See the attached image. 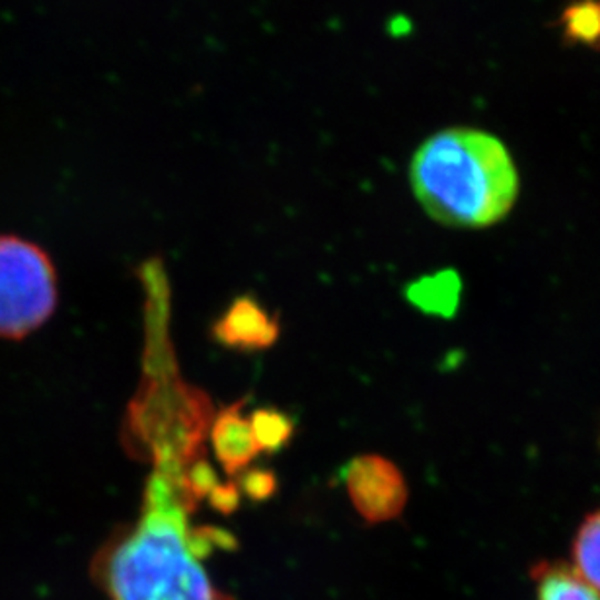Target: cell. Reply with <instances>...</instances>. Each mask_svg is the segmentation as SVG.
<instances>
[{"label": "cell", "instance_id": "obj_1", "mask_svg": "<svg viewBox=\"0 0 600 600\" xmlns=\"http://www.w3.org/2000/svg\"><path fill=\"white\" fill-rule=\"evenodd\" d=\"M153 464L138 519L96 554L97 585L112 600H235L213 583L204 563L228 536L189 523L199 501L187 478L194 464Z\"/></svg>", "mask_w": 600, "mask_h": 600}, {"label": "cell", "instance_id": "obj_2", "mask_svg": "<svg viewBox=\"0 0 600 600\" xmlns=\"http://www.w3.org/2000/svg\"><path fill=\"white\" fill-rule=\"evenodd\" d=\"M410 182L425 213L445 227H492L519 195V174L504 143L463 127L441 131L420 146Z\"/></svg>", "mask_w": 600, "mask_h": 600}, {"label": "cell", "instance_id": "obj_3", "mask_svg": "<svg viewBox=\"0 0 600 600\" xmlns=\"http://www.w3.org/2000/svg\"><path fill=\"white\" fill-rule=\"evenodd\" d=\"M58 273L38 244L0 236V338L22 340L53 317Z\"/></svg>", "mask_w": 600, "mask_h": 600}, {"label": "cell", "instance_id": "obj_4", "mask_svg": "<svg viewBox=\"0 0 600 600\" xmlns=\"http://www.w3.org/2000/svg\"><path fill=\"white\" fill-rule=\"evenodd\" d=\"M349 499L359 515L371 523H389L402 515L407 504V484L396 464L384 456L353 458L345 468Z\"/></svg>", "mask_w": 600, "mask_h": 600}, {"label": "cell", "instance_id": "obj_5", "mask_svg": "<svg viewBox=\"0 0 600 600\" xmlns=\"http://www.w3.org/2000/svg\"><path fill=\"white\" fill-rule=\"evenodd\" d=\"M279 332V320L252 297L236 299L219 322L213 325V338L220 345L238 351L271 348Z\"/></svg>", "mask_w": 600, "mask_h": 600}, {"label": "cell", "instance_id": "obj_6", "mask_svg": "<svg viewBox=\"0 0 600 600\" xmlns=\"http://www.w3.org/2000/svg\"><path fill=\"white\" fill-rule=\"evenodd\" d=\"M244 402L225 407L213 425L215 455L227 470L228 476L242 472L256 456L263 453L254 435L250 415L242 414Z\"/></svg>", "mask_w": 600, "mask_h": 600}, {"label": "cell", "instance_id": "obj_7", "mask_svg": "<svg viewBox=\"0 0 600 600\" xmlns=\"http://www.w3.org/2000/svg\"><path fill=\"white\" fill-rule=\"evenodd\" d=\"M535 581L538 600H600L599 594L589 585H585L568 566H538L535 569Z\"/></svg>", "mask_w": 600, "mask_h": 600}, {"label": "cell", "instance_id": "obj_8", "mask_svg": "<svg viewBox=\"0 0 600 600\" xmlns=\"http://www.w3.org/2000/svg\"><path fill=\"white\" fill-rule=\"evenodd\" d=\"M571 569L600 597V509L587 517L577 532Z\"/></svg>", "mask_w": 600, "mask_h": 600}, {"label": "cell", "instance_id": "obj_9", "mask_svg": "<svg viewBox=\"0 0 600 600\" xmlns=\"http://www.w3.org/2000/svg\"><path fill=\"white\" fill-rule=\"evenodd\" d=\"M456 291H458L456 277L441 273L414 285L410 289V299L427 312H445V307H455Z\"/></svg>", "mask_w": 600, "mask_h": 600}, {"label": "cell", "instance_id": "obj_10", "mask_svg": "<svg viewBox=\"0 0 600 600\" xmlns=\"http://www.w3.org/2000/svg\"><path fill=\"white\" fill-rule=\"evenodd\" d=\"M254 435L263 453H276L292 435V422L289 415L279 410H256L252 415Z\"/></svg>", "mask_w": 600, "mask_h": 600}, {"label": "cell", "instance_id": "obj_11", "mask_svg": "<svg viewBox=\"0 0 600 600\" xmlns=\"http://www.w3.org/2000/svg\"><path fill=\"white\" fill-rule=\"evenodd\" d=\"M244 489L254 499H266V497L273 494L276 482H273V476L268 474V472H250L244 478Z\"/></svg>", "mask_w": 600, "mask_h": 600}]
</instances>
